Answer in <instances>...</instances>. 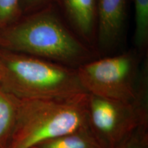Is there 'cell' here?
Returning a JSON list of instances; mask_svg holds the SVG:
<instances>
[{
    "instance_id": "3957f363",
    "label": "cell",
    "mask_w": 148,
    "mask_h": 148,
    "mask_svg": "<svg viewBox=\"0 0 148 148\" xmlns=\"http://www.w3.org/2000/svg\"><path fill=\"white\" fill-rule=\"evenodd\" d=\"M87 101L88 93L60 99H18L16 124L6 148H32L87 128Z\"/></svg>"
},
{
    "instance_id": "9c48e42d",
    "label": "cell",
    "mask_w": 148,
    "mask_h": 148,
    "mask_svg": "<svg viewBox=\"0 0 148 148\" xmlns=\"http://www.w3.org/2000/svg\"><path fill=\"white\" fill-rule=\"evenodd\" d=\"M32 148H103L89 127L42 142Z\"/></svg>"
},
{
    "instance_id": "8fae6325",
    "label": "cell",
    "mask_w": 148,
    "mask_h": 148,
    "mask_svg": "<svg viewBox=\"0 0 148 148\" xmlns=\"http://www.w3.org/2000/svg\"><path fill=\"white\" fill-rule=\"evenodd\" d=\"M21 0H0V29L19 18Z\"/></svg>"
},
{
    "instance_id": "6da1fadb",
    "label": "cell",
    "mask_w": 148,
    "mask_h": 148,
    "mask_svg": "<svg viewBox=\"0 0 148 148\" xmlns=\"http://www.w3.org/2000/svg\"><path fill=\"white\" fill-rule=\"evenodd\" d=\"M0 48L74 69L99 57L68 27L53 4L0 29Z\"/></svg>"
},
{
    "instance_id": "7c38bea8",
    "label": "cell",
    "mask_w": 148,
    "mask_h": 148,
    "mask_svg": "<svg viewBox=\"0 0 148 148\" xmlns=\"http://www.w3.org/2000/svg\"><path fill=\"white\" fill-rule=\"evenodd\" d=\"M115 148H148V125L138 127Z\"/></svg>"
},
{
    "instance_id": "30bf717a",
    "label": "cell",
    "mask_w": 148,
    "mask_h": 148,
    "mask_svg": "<svg viewBox=\"0 0 148 148\" xmlns=\"http://www.w3.org/2000/svg\"><path fill=\"white\" fill-rule=\"evenodd\" d=\"M135 49L145 56L148 45V0H134Z\"/></svg>"
},
{
    "instance_id": "4fadbf2b",
    "label": "cell",
    "mask_w": 148,
    "mask_h": 148,
    "mask_svg": "<svg viewBox=\"0 0 148 148\" xmlns=\"http://www.w3.org/2000/svg\"><path fill=\"white\" fill-rule=\"evenodd\" d=\"M54 0H21V8L23 9L27 14L45 8L53 4Z\"/></svg>"
},
{
    "instance_id": "5b68a950",
    "label": "cell",
    "mask_w": 148,
    "mask_h": 148,
    "mask_svg": "<svg viewBox=\"0 0 148 148\" xmlns=\"http://www.w3.org/2000/svg\"><path fill=\"white\" fill-rule=\"evenodd\" d=\"M88 123L103 148H115L142 125H148V99L127 102L88 93Z\"/></svg>"
},
{
    "instance_id": "52a82bcc",
    "label": "cell",
    "mask_w": 148,
    "mask_h": 148,
    "mask_svg": "<svg viewBox=\"0 0 148 148\" xmlns=\"http://www.w3.org/2000/svg\"><path fill=\"white\" fill-rule=\"evenodd\" d=\"M60 2L74 32L95 51L97 0H60Z\"/></svg>"
},
{
    "instance_id": "277c9868",
    "label": "cell",
    "mask_w": 148,
    "mask_h": 148,
    "mask_svg": "<svg viewBox=\"0 0 148 148\" xmlns=\"http://www.w3.org/2000/svg\"><path fill=\"white\" fill-rule=\"evenodd\" d=\"M136 49L99 57L77 68L79 82L90 95L134 102L148 99L147 60Z\"/></svg>"
},
{
    "instance_id": "7a4b0ae2",
    "label": "cell",
    "mask_w": 148,
    "mask_h": 148,
    "mask_svg": "<svg viewBox=\"0 0 148 148\" xmlns=\"http://www.w3.org/2000/svg\"><path fill=\"white\" fill-rule=\"evenodd\" d=\"M0 86L18 99H60L87 93L74 68L0 48Z\"/></svg>"
},
{
    "instance_id": "8992f818",
    "label": "cell",
    "mask_w": 148,
    "mask_h": 148,
    "mask_svg": "<svg viewBox=\"0 0 148 148\" xmlns=\"http://www.w3.org/2000/svg\"><path fill=\"white\" fill-rule=\"evenodd\" d=\"M128 0H97L95 51L99 57L112 52L124 32Z\"/></svg>"
},
{
    "instance_id": "5bb4252c",
    "label": "cell",
    "mask_w": 148,
    "mask_h": 148,
    "mask_svg": "<svg viewBox=\"0 0 148 148\" xmlns=\"http://www.w3.org/2000/svg\"><path fill=\"white\" fill-rule=\"evenodd\" d=\"M0 74H1V73H0Z\"/></svg>"
},
{
    "instance_id": "ba28073f",
    "label": "cell",
    "mask_w": 148,
    "mask_h": 148,
    "mask_svg": "<svg viewBox=\"0 0 148 148\" xmlns=\"http://www.w3.org/2000/svg\"><path fill=\"white\" fill-rule=\"evenodd\" d=\"M18 99L0 86V148H6L16 124Z\"/></svg>"
}]
</instances>
